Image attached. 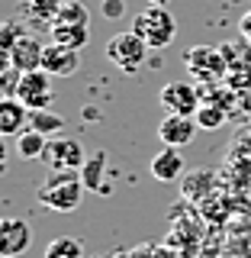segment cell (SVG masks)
Segmentation results:
<instances>
[{
  "mask_svg": "<svg viewBox=\"0 0 251 258\" xmlns=\"http://www.w3.org/2000/svg\"><path fill=\"white\" fill-rule=\"evenodd\" d=\"M132 29L139 32L145 42H148L151 52H161V48H168V45L174 42V36H177V20L168 13V7H151V4H148L142 13H135Z\"/></svg>",
  "mask_w": 251,
  "mask_h": 258,
  "instance_id": "6da1fadb",
  "label": "cell"
},
{
  "mask_svg": "<svg viewBox=\"0 0 251 258\" xmlns=\"http://www.w3.org/2000/svg\"><path fill=\"white\" fill-rule=\"evenodd\" d=\"M148 42L139 36L135 29L129 32H116V36H110L107 42V58L116 64L123 75H135V71H142V64L148 61Z\"/></svg>",
  "mask_w": 251,
  "mask_h": 258,
  "instance_id": "7a4b0ae2",
  "label": "cell"
},
{
  "mask_svg": "<svg viewBox=\"0 0 251 258\" xmlns=\"http://www.w3.org/2000/svg\"><path fill=\"white\" fill-rule=\"evenodd\" d=\"M184 68H187L190 78L203 81V84L206 81L216 84V81H222L229 75V64H225L219 45H190L187 52H184Z\"/></svg>",
  "mask_w": 251,
  "mask_h": 258,
  "instance_id": "3957f363",
  "label": "cell"
},
{
  "mask_svg": "<svg viewBox=\"0 0 251 258\" xmlns=\"http://www.w3.org/2000/svg\"><path fill=\"white\" fill-rule=\"evenodd\" d=\"M84 181L80 177H74V181H61V184H48L42 181V187H39L36 200L48 210H55V213H74V210L80 207V200H84Z\"/></svg>",
  "mask_w": 251,
  "mask_h": 258,
  "instance_id": "277c9868",
  "label": "cell"
},
{
  "mask_svg": "<svg viewBox=\"0 0 251 258\" xmlns=\"http://www.w3.org/2000/svg\"><path fill=\"white\" fill-rule=\"evenodd\" d=\"M42 161L52 171H58V168H74V171H80V165L87 161V152H84V145L77 139H71V136H52L48 145H45Z\"/></svg>",
  "mask_w": 251,
  "mask_h": 258,
  "instance_id": "5b68a950",
  "label": "cell"
},
{
  "mask_svg": "<svg viewBox=\"0 0 251 258\" xmlns=\"http://www.w3.org/2000/svg\"><path fill=\"white\" fill-rule=\"evenodd\" d=\"M16 100H23L29 110H45V107H52V100H55V94H52V75H48L45 68L23 71L20 91H16Z\"/></svg>",
  "mask_w": 251,
  "mask_h": 258,
  "instance_id": "8992f818",
  "label": "cell"
},
{
  "mask_svg": "<svg viewBox=\"0 0 251 258\" xmlns=\"http://www.w3.org/2000/svg\"><path fill=\"white\" fill-rule=\"evenodd\" d=\"M158 103L168 113H184V116H193L203 100H200L197 84H190V81H168V84L161 87V94H158Z\"/></svg>",
  "mask_w": 251,
  "mask_h": 258,
  "instance_id": "52a82bcc",
  "label": "cell"
},
{
  "mask_svg": "<svg viewBox=\"0 0 251 258\" xmlns=\"http://www.w3.org/2000/svg\"><path fill=\"white\" fill-rule=\"evenodd\" d=\"M29 245H32V229L26 220H20V216L0 220V255L16 258V255L29 252Z\"/></svg>",
  "mask_w": 251,
  "mask_h": 258,
  "instance_id": "ba28073f",
  "label": "cell"
},
{
  "mask_svg": "<svg viewBox=\"0 0 251 258\" xmlns=\"http://www.w3.org/2000/svg\"><path fill=\"white\" fill-rule=\"evenodd\" d=\"M148 171L161 184H177L184 177V171H187L181 149H174V145H161L155 155H151V161H148Z\"/></svg>",
  "mask_w": 251,
  "mask_h": 258,
  "instance_id": "9c48e42d",
  "label": "cell"
},
{
  "mask_svg": "<svg viewBox=\"0 0 251 258\" xmlns=\"http://www.w3.org/2000/svg\"><path fill=\"white\" fill-rule=\"evenodd\" d=\"M197 129L200 126H197V119H193V116H184V113H168V116L158 123V139H161V145L184 149V145L193 142Z\"/></svg>",
  "mask_w": 251,
  "mask_h": 258,
  "instance_id": "30bf717a",
  "label": "cell"
},
{
  "mask_svg": "<svg viewBox=\"0 0 251 258\" xmlns=\"http://www.w3.org/2000/svg\"><path fill=\"white\" fill-rule=\"evenodd\" d=\"M42 68L52 78H71L80 68V48L61 45V42H48L42 52Z\"/></svg>",
  "mask_w": 251,
  "mask_h": 258,
  "instance_id": "8fae6325",
  "label": "cell"
},
{
  "mask_svg": "<svg viewBox=\"0 0 251 258\" xmlns=\"http://www.w3.org/2000/svg\"><path fill=\"white\" fill-rule=\"evenodd\" d=\"M42 52H45V42H39L36 36H23L4 55V64H13L20 71H36V68H42Z\"/></svg>",
  "mask_w": 251,
  "mask_h": 258,
  "instance_id": "7c38bea8",
  "label": "cell"
},
{
  "mask_svg": "<svg viewBox=\"0 0 251 258\" xmlns=\"http://www.w3.org/2000/svg\"><path fill=\"white\" fill-rule=\"evenodd\" d=\"M61 4L64 0H20V13L26 16V23L32 29H52L55 20L61 13Z\"/></svg>",
  "mask_w": 251,
  "mask_h": 258,
  "instance_id": "4fadbf2b",
  "label": "cell"
},
{
  "mask_svg": "<svg viewBox=\"0 0 251 258\" xmlns=\"http://www.w3.org/2000/svg\"><path fill=\"white\" fill-rule=\"evenodd\" d=\"M107 165H110V152L107 149H97L87 155V161L80 165V181L91 194H110V184L107 181Z\"/></svg>",
  "mask_w": 251,
  "mask_h": 258,
  "instance_id": "5bb4252c",
  "label": "cell"
},
{
  "mask_svg": "<svg viewBox=\"0 0 251 258\" xmlns=\"http://www.w3.org/2000/svg\"><path fill=\"white\" fill-rule=\"evenodd\" d=\"M29 129V107L16 97L0 100V136H23Z\"/></svg>",
  "mask_w": 251,
  "mask_h": 258,
  "instance_id": "9a60e30c",
  "label": "cell"
},
{
  "mask_svg": "<svg viewBox=\"0 0 251 258\" xmlns=\"http://www.w3.org/2000/svg\"><path fill=\"white\" fill-rule=\"evenodd\" d=\"M52 42H61V45H71V48H84L91 42V26H77V23H55L48 29Z\"/></svg>",
  "mask_w": 251,
  "mask_h": 258,
  "instance_id": "2e32d148",
  "label": "cell"
},
{
  "mask_svg": "<svg viewBox=\"0 0 251 258\" xmlns=\"http://www.w3.org/2000/svg\"><path fill=\"white\" fill-rule=\"evenodd\" d=\"M45 145H48V136H42L39 129L29 126L23 136H16V155H20L23 161H42Z\"/></svg>",
  "mask_w": 251,
  "mask_h": 258,
  "instance_id": "e0dca14e",
  "label": "cell"
},
{
  "mask_svg": "<svg viewBox=\"0 0 251 258\" xmlns=\"http://www.w3.org/2000/svg\"><path fill=\"white\" fill-rule=\"evenodd\" d=\"M29 126L32 129H39L42 136H61V129H64V116L61 113H55L52 107H45V110H29Z\"/></svg>",
  "mask_w": 251,
  "mask_h": 258,
  "instance_id": "ac0fdd59",
  "label": "cell"
},
{
  "mask_svg": "<svg viewBox=\"0 0 251 258\" xmlns=\"http://www.w3.org/2000/svg\"><path fill=\"white\" fill-rule=\"evenodd\" d=\"M45 258H87V248L74 236H58L45 245Z\"/></svg>",
  "mask_w": 251,
  "mask_h": 258,
  "instance_id": "d6986e66",
  "label": "cell"
},
{
  "mask_svg": "<svg viewBox=\"0 0 251 258\" xmlns=\"http://www.w3.org/2000/svg\"><path fill=\"white\" fill-rule=\"evenodd\" d=\"M193 119H197L200 129H206V133H216V129L225 126V107H219L216 100H203V103H200V110L193 113Z\"/></svg>",
  "mask_w": 251,
  "mask_h": 258,
  "instance_id": "ffe728a7",
  "label": "cell"
},
{
  "mask_svg": "<svg viewBox=\"0 0 251 258\" xmlns=\"http://www.w3.org/2000/svg\"><path fill=\"white\" fill-rule=\"evenodd\" d=\"M219 48L229 68H251V42H222Z\"/></svg>",
  "mask_w": 251,
  "mask_h": 258,
  "instance_id": "44dd1931",
  "label": "cell"
},
{
  "mask_svg": "<svg viewBox=\"0 0 251 258\" xmlns=\"http://www.w3.org/2000/svg\"><path fill=\"white\" fill-rule=\"evenodd\" d=\"M55 23H77V26H91V10H87L80 0H64L61 13Z\"/></svg>",
  "mask_w": 251,
  "mask_h": 258,
  "instance_id": "7402d4cb",
  "label": "cell"
},
{
  "mask_svg": "<svg viewBox=\"0 0 251 258\" xmlns=\"http://www.w3.org/2000/svg\"><path fill=\"white\" fill-rule=\"evenodd\" d=\"M23 36H26V32H20V23H16V20H7L4 29H0V48H4V55L10 52V48L20 42Z\"/></svg>",
  "mask_w": 251,
  "mask_h": 258,
  "instance_id": "603a6c76",
  "label": "cell"
},
{
  "mask_svg": "<svg viewBox=\"0 0 251 258\" xmlns=\"http://www.w3.org/2000/svg\"><path fill=\"white\" fill-rule=\"evenodd\" d=\"M100 10L107 20H123L126 16V0H100Z\"/></svg>",
  "mask_w": 251,
  "mask_h": 258,
  "instance_id": "cb8c5ba5",
  "label": "cell"
},
{
  "mask_svg": "<svg viewBox=\"0 0 251 258\" xmlns=\"http://www.w3.org/2000/svg\"><path fill=\"white\" fill-rule=\"evenodd\" d=\"M238 32H241V39H245V42H251V10L238 20Z\"/></svg>",
  "mask_w": 251,
  "mask_h": 258,
  "instance_id": "d4e9b609",
  "label": "cell"
},
{
  "mask_svg": "<svg viewBox=\"0 0 251 258\" xmlns=\"http://www.w3.org/2000/svg\"><path fill=\"white\" fill-rule=\"evenodd\" d=\"M84 116H87V119H100V116H103V113H100V110H97V107H84Z\"/></svg>",
  "mask_w": 251,
  "mask_h": 258,
  "instance_id": "484cf974",
  "label": "cell"
},
{
  "mask_svg": "<svg viewBox=\"0 0 251 258\" xmlns=\"http://www.w3.org/2000/svg\"><path fill=\"white\" fill-rule=\"evenodd\" d=\"M148 4H151V7H168L171 0H148Z\"/></svg>",
  "mask_w": 251,
  "mask_h": 258,
  "instance_id": "4316f807",
  "label": "cell"
}]
</instances>
